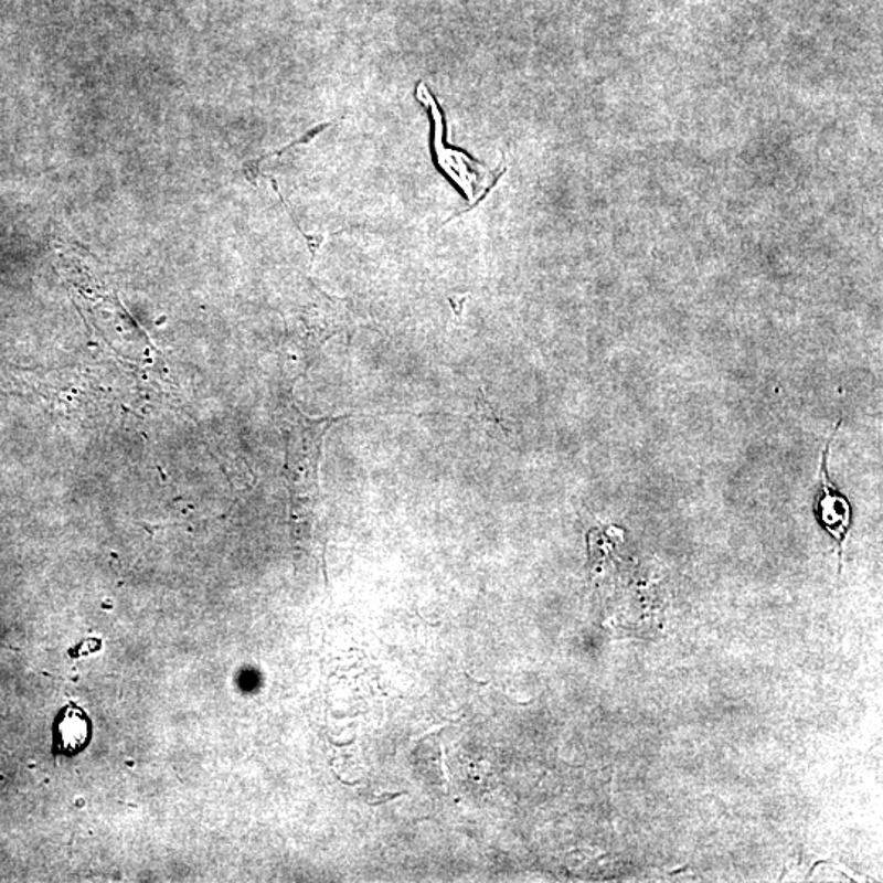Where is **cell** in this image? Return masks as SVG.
Here are the masks:
<instances>
[{
    "mask_svg": "<svg viewBox=\"0 0 883 883\" xmlns=\"http://www.w3.org/2000/svg\"><path fill=\"white\" fill-rule=\"evenodd\" d=\"M294 419L287 427V464L285 475L295 498L315 501L319 494V460L322 440L334 424L349 419L353 414L309 419L294 407Z\"/></svg>",
    "mask_w": 883,
    "mask_h": 883,
    "instance_id": "cell-1",
    "label": "cell"
},
{
    "mask_svg": "<svg viewBox=\"0 0 883 883\" xmlns=\"http://www.w3.org/2000/svg\"><path fill=\"white\" fill-rule=\"evenodd\" d=\"M839 424L841 423H838V426ZM837 427H834L830 440L827 442L823 455H821L820 478H818V480H820V492H818L817 499V515L823 529L833 536L838 549L842 550L845 536H848L849 529H851L852 511L848 499L834 488L833 483L830 481V477H828V455H830L831 442H833L838 433Z\"/></svg>",
    "mask_w": 883,
    "mask_h": 883,
    "instance_id": "cell-2",
    "label": "cell"
},
{
    "mask_svg": "<svg viewBox=\"0 0 883 883\" xmlns=\"http://www.w3.org/2000/svg\"><path fill=\"white\" fill-rule=\"evenodd\" d=\"M304 321L307 322L312 339H318L319 344H325L328 339L334 338L351 326V312L344 301L332 300L321 294L318 304L308 307Z\"/></svg>",
    "mask_w": 883,
    "mask_h": 883,
    "instance_id": "cell-3",
    "label": "cell"
},
{
    "mask_svg": "<svg viewBox=\"0 0 883 883\" xmlns=\"http://www.w3.org/2000/svg\"><path fill=\"white\" fill-rule=\"evenodd\" d=\"M87 722L77 709H70L57 723V743L61 748L76 751L87 742Z\"/></svg>",
    "mask_w": 883,
    "mask_h": 883,
    "instance_id": "cell-4",
    "label": "cell"
}]
</instances>
